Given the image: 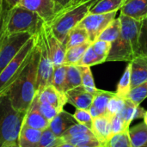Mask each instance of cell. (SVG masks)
<instances>
[{"mask_svg": "<svg viewBox=\"0 0 147 147\" xmlns=\"http://www.w3.org/2000/svg\"><path fill=\"white\" fill-rule=\"evenodd\" d=\"M121 33L112 47L106 62H131L139 54L140 39L143 22L121 14Z\"/></svg>", "mask_w": 147, "mask_h": 147, "instance_id": "7a4b0ae2", "label": "cell"}, {"mask_svg": "<svg viewBox=\"0 0 147 147\" xmlns=\"http://www.w3.org/2000/svg\"><path fill=\"white\" fill-rule=\"evenodd\" d=\"M63 142L64 140L61 137L55 136L49 128H47L42 131L41 137L37 147H55Z\"/></svg>", "mask_w": 147, "mask_h": 147, "instance_id": "1f68e13d", "label": "cell"}, {"mask_svg": "<svg viewBox=\"0 0 147 147\" xmlns=\"http://www.w3.org/2000/svg\"><path fill=\"white\" fill-rule=\"evenodd\" d=\"M92 131L88 128L86 126L82 125L80 123H76L73 126H71L70 128H68L61 137H69V136H75V135H78L81 134H88V133H91Z\"/></svg>", "mask_w": 147, "mask_h": 147, "instance_id": "60d3db41", "label": "cell"}, {"mask_svg": "<svg viewBox=\"0 0 147 147\" xmlns=\"http://www.w3.org/2000/svg\"><path fill=\"white\" fill-rule=\"evenodd\" d=\"M147 97V82L131 89L127 97L134 105L140 106V103Z\"/></svg>", "mask_w": 147, "mask_h": 147, "instance_id": "f546056e", "label": "cell"}, {"mask_svg": "<svg viewBox=\"0 0 147 147\" xmlns=\"http://www.w3.org/2000/svg\"><path fill=\"white\" fill-rule=\"evenodd\" d=\"M144 122L147 125V111L146 112V115H145V116H144Z\"/></svg>", "mask_w": 147, "mask_h": 147, "instance_id": "816d5d0a", "label": "cell"}, {"mask_svg": "<svg viewBox=\"0 0 147 147\" xmlns=\"http://www.w3.org/2000/svg\"><path fill=\"white\" fill-rule=\"evenodd\" d=\"M143 22H144V24H145V25L146 26V28H147V19H146V20H145V21H144Z\"/></svg>", "mask_w": 147, "mask_h": 147, "instance_id": "db71d44e", "label": "cell"}, {"mask_svg": "<svg viewBox=\"0 0 147 147\" xmlns=\"http://www.w3.org/2000/svg\"><path fill=\"white\" fill-rule=\"evenodd\" d=\"M90 45H91V42H86L82 45H78V46L72 47L66 49L64 65H78L84 54L85 53L86 50Z\"/></svg>", "mask_w": 147, "mask_h": 147, "instance_id": "484cf974", "label": "cell"}, {"mask_svg": "<svg viewBox=\"0 0 147 147\" xmlns=\"http://www.w3.org/2000/svg\"><path fill=\"white\" fill-rule=\"evenodd\" d=\"M111 119L106 115L93 118L91 131L102 146L113 136Z\"/></svg>", "mask_w": 147, "mask_h": 147, "instance_id": "5bb4252c", "label": "cell"}, {"mask_svg": "<svg viewBox=\"0 0 147 147\" xmlns=\"http://www.w3.org/2000/svg\"><path fill=\"white\" fill-rule=\"evenodd\" d=\"M91 47L94 49V51L96 52V53L102 59H103L104 62H106V59L109 56V53L111 47H112V43L109 42V41L97 40L94 41L93 43H91Z\"/></svg>", "mask_w": 147, "mask_h": 147, "instance_id": "74e56055", "label": "cell"}, {"mask_svg": "<svg viewBox=\"0 0 147 147\" xmlns=\"http://www.w3.org/2000/svg\"><path fill=\"white\" fill-rule=\"evenodd\" d=\"M102 147H132L128 131L113 135Z\"/></svg>", "mask_w": 147, "mask_h": 147, "instance_id": "836d02e7", "label": "cell"}, {"mask_svg": "<svg viewBox=\"0 0 147 147\" xmlns=\"http://www.w3.org/2000/svg\"><path fill=\"white\" fill-rule=\"evenodd\" d=\"M130 90H131V63L129 62L118 83L115 94L118 96L126 99Z\"/></svg>", "mask_w": 147, "mask_h": 147, "instance_id": "83f0119b", "label": "cell"}, {"mask_svg": "<svg viewBox=\"0 0 147 147\" xmlns=\"http://www.w3.org/2000/svg\"><path fill=\"white\" fill-rule=\"evenodd\" d=\"M26 113L16 111L7 94L0 96V147L17 141Z\"/></svg>", "mask_w": 147, "mask_h": 147, "instance_id": "5b68a950", "label": "cell"}, {"mask_svg": "<svg viewBox=\"0 0 147 147\" xmlns=\"http://www.w3.org/2000/svg\"><path fill=\"white\" fill-rule=\"evenodd\" d=\"M99 147H102V146H99Z\"/></svg>", "mask_w": 147, "mask_h": 147, "instance_id": "6f0895ef", "label": "cell"}, {"mask_svg": "<svg viewBox=\"0 0 147 147\" xmlns=\"http://www.w3.org/2000/svg\"><path fill=\"white\" fill-rule=\"evenodd\" d=\"M45 22L34 11L16 6L8 9L5 15L4 29L7 35L17 33H28L37 35Z\"/></svg>", "mask_w": 147, "mask_h": 147, "instance_id": "277c9868", "label": "cell"}, {"mask_svg": "<svg viewBox=\"0 0 147 147\" xmlns=\"http://www.w3.org/2000/svg\"><path fill=\"white\" fill-rule=\"evenodd\" d=\"M121 22L120 17L115 18L110 24L102 32L100 36L97 40L109 41L113 43L117 40V38L120 35L121 33Z\"/></svg>", "mask_w": 147, "mask_h": 147, "instance_id": "4316f807", "label": "cell"}, {"mask_svg": "<svg viewBox=\"0 0 147 147\" xmlns=\"http://www.w3.org/2000/svg\"><path fill=\"white\" fill-rule=\"evenodd\" d=\"M128 135L132 147H143L147 143V125L143 121L129 128Z\"/></svg>", "mask_w": 147, "mask_h": 147, "instance_id": "7402d4cb", "label": "cell"}, {"mask_svg": "<svg viewBox=\"0 0 147 147\" xmlns=\"http://www.w3.org/2000/svg\"><path fill=\"white\" fill-rule=\"evenodd\" d=\"M65 96L68 103L80 109H89L94 99V95L88 92L83 85L68 90Z\"/></svg>", "mask_w": 147, "mask_h": 147, "instance_id": "4fadbf2b", "label": "cell"}, {"mask_svg": "<svg viewBox=\"0 0 147 147\" xmlns=\"http://www.w3.org/2000/svg\"><path fill=\"white\" fill-rule=\"evenodd\" d=\"M115 93L106 91L102 90H97L96 93L94 95V99L92 102V104L90 108L89 109L90 115L93 118L105 115H106V109L108 103L110 100V98L115 96Z\"/></svg>", "mask_w": 147, "mask_h": 147, "instance_id": "d6986e66", "label": "cell"}, {"mask_svg": "<svg viewBox=\"0 0 147 147\" xmlns=\"http://www.w3.org/2000/svg\"><path fill=\"white\" fill-rule=\"evenodd\" d=\"M36 45L40 50V59L38 63L36 78V90L38 94L47 86L52 84L54 65L49 56L41 32L37 34Z\"/></svg>", "mask_w": 147, "mask_h": 147, "instance_id": "52a82bcc", "label": "cell"}, {"mask_svg": "<svg viewBox=\"0 0 147 147\" xmlns=\"http://www.w3.org/2000/svg\"><path fill=\"white\" fill-rule=\"evenodd\" d=\"M81 69L82 74V85L85 88V90L92 95H95L97 91V88L96 87L94 78L91 72V69L90 66L79 65Z\"/></svg>", "mask_w": 147, "mask_h": 147, "instance_id": "f1b7e54d", "label": "cell"}, {"mask_svg": "<svg viewBox=\"0 0 147 147\" xmlns=\"http://www.w3.org/2000/svg\"><path fill=\"white\" fill-rule=\"evenodd\" d=\"M75 120L78 123H80L82 125L86 126L88 128L91 130L92 127V122H93V117L90 113L89 109H76V111L73 115Z\"/></svg>", "mask_w": 147, "mask_h": 147, "instance_id": "f35d334b", "label": "cell"}, {"mask_svg": "<svg viewBox=\"0 0 147 147\" xmlns=\"http://www.w3.org/2000/svg\"><path fill=\"white\" fill-rule=\"evenodd\" d=\"M53 1L57 3V5L60 9L71 3V0H53Z\"/></svg>", "mask_w": 147, "mask_h": 147, "instance_id": "ee69618b", "label": "cell"}, {"mask_svg": "<svg viewBox=\"0 0 147 147\" xmlns=\"http://www.w3.org/2000/svg\"><path fill=\"white\" fill-rule=\"evenodd\" d=\"M3 147H20L18 145V142L17 141H15V142H11V143H9L7 145H5Z\"/></svg>", "mask_w": 147, "mask_h": 147, "instance_id": "c3c4849f", "label": "cell"}, {"mask_svg": "<svg viewBox=\"0 0 147 147\" xmlns=\"http://www.w3.org/2000/svg\"><path fill=\"white\" fill-rule=\"evenodd\" d=\"M121 14L144 22L147 19V0H127L121 8Z\"/></svg>", "mask_w": 147, "mask_h": 147, "instance_id": "2e32d148", "label": "cell"}, {"mask_svg": "<svg viewBox=\"0 0 147 147\" xmlns=\"http://www.w3.org/2000/svg\"><path fill=\"white\" fill-rule=\"evenodd\" d=\"M42 131L22 125L18 135V145L20 147H37L41 137Z\"/></svg>", "mask_w": 147, "mask_h": 147, "instance_id": "ffe728a7", "label": "cell"}, {"mask_svg": "<svg viewBox=\"0 0 147 147\" xmlns=\"http://www.w3.org/2000/svg\"><path fill=\"white\" fill-rule=\"evenodd\" d=\"M80 0H71V3H78Z\"/></svg>", "mask_w": 147, "mask_h": 147, "instance_id": "f5cc1de1", "label": "cell"}, {"mask_svg": "<svg viewBox=\"0 0 147 147\" xmlns=\"http://www.w3.org/2000/svg\"><path fill=\"white\" fill-rule=\"evenodd\" d=\"M40 32L54 66L64 65L66 52L65 45L53 34L50 26L47 22L44 23Z\"/></svg>", "mask_w": 147, "mask_h": 147, "instance_id": "30bf717a", "label": "cell"}, {"mask_svg": "<svg viewBox=\"0 0 147 147\" xmlns=\"http://www.w3.org/2000/svg\"><path fill=\"white\" fill-rule=\"evenodd\" d=\"M104 63V60L102 59L94 51L92 48L91 45L88 47L86 50L85 53L84 54L80 63L78 65H84V66H92V65H96L99 64Z\"/></svg>", "mask_w": 147, "mask_h": 147, "instance_id": "d590c367", "label": "cell"}, {"mask_svg": "<svg viewBox=\"0 0 147 147\" xmlns=\"http://www.w3.org/2000/svg\"><path fill=\"white\" fill-rule=\"evenodd\" d=\"M75 147H91V146H75Z\"/></svg>", "mask_w": 147, "mask_h": 147, "instance_id": "11a10c76", "label": "cell"}, {"mask_svg": "<svg viewBox=\"0 0 147 147\" xmlns=\"http://www.w3.org/2000/svg\"><path fill=\"white\" fill-rule=\"evenodd\" d=\"M61 138L63 139L64 142L69 143L74 146H89L91 147L102 146L92 132L88 134H81L75 136L61 137Z\"/></svg>", "mask_w": 147, "mask_h": 147, "instance_id": "d4e9b609", "label": "cell"}, {"mask_svg": "<svg viewBox=\"0 0 147 147\" xmlns=\"http://www.w3.org/2000/svg\"><path fill=\"white\" fill-rule=\"evenodd\" d=\"M143 147H147V143H146V145H145V146H143Z\"/></svg>", "mask_w": 147, "mask_h": 147, "instance_id": "9f6ffc18", "label": "cell"}, {"mask_svg": "<svg viewBox=\"0 0 147 147\" xmlns=\"http://www.w3.org/2000/svg\"><path fill=\"white\" fill-rule=\"evenodd\" d=\"M111 123H112V134L115 135L126 131L129 130V127L126 125L124 121L120 117L119 115H115L111 119Z\"/></svg>", "mask_w": 147, "mask_h": 147, "instance_id": "ab89813d", "label": "cell"}, {"mask_svg": "<svg viewBox=\"0 0 147 147\" xmlns=\"http://www.w3.org/2000/svg\"><path fill=\"white\" fill-rule=\"evenodd\" d=\"M55 147H75V146H72V145H71V144H69V143L63 142V143H61V144L58 145L57 146H55Z\"/></svg>", "mask_w": 147, "mask_h": 147, "instance_id": "681fc988", "label": "cell"}, {"mask_svg": "<svg viewBox=\"0 0 147 147\" xmlns=\"http://www.w3.org/2000/svg\"><path fill=\"white\" fill-rule=\"evenodd\" d=\"M37 35L32 36L22 47L16 57L7 65L0 74V96L6 94L12 84L19 77L28 63L33 49L36 45Z\"/></svg>", "mask_w": 147, "mask_h": 147, "instance_id": "8992f818", "label": "cell"}, {"mask_svg": "<svg viewBox=\"0 0 147 147\" xmlns=\"http://www.w3.org/2000/svg\"><path fill=\"white\" fill-rule=\"evenodd\" d=\"M4 22H5V21H4ZM5 35H6V33H5L4 25H3V29H2V31L0 32V47H1V45H2V43H3V39H4V37H5Z\"/></svg>", "mask_w": 147, "mask_h": 147, "instance_id": "bcb514c9", "label": "cell"}, {"mask_svg": "<svg viewBox=\"0 0 147 147\" xmlns=\"http://www.w3.org/2000/svg\"><path fill=\"white\" fill-rule=\"evenodd\" d=\"M33 102L35 103V105H36L37 109H39V111L40 112V114L48 121H50V122L59 113L54 107L51 106L50 104L46 103V102H39V100H38V98H37L36 96H35V97H34V99Z\"/></svg>", "mask_w": 147, "mask_h": 147, "instance_id": "8d00e7d4", "label": "cell"}, {"mask_svg": "<svg viewBox=\"0 0 147 147\" xmlns=\"http://www.w3.org/2000/svg\"><path fill=\"white\" fill-rule=\"evenodd\" d=\"M124 103H125V99L118 96L116 94H115V96H113L107 106V109H106V115L109 116L110 118H113L115 115H118L121 109L124 107Z\"/></svg>", "mask_w": 147, "mask_h": 147, "instance_id": "e575fe53", "label": "cell"}, {"mask_svg": "<svg viewBox=\"0 0 147 147\" xmlns=\"http://www.w3.org/2000/svg\"><path fill=\"white\" fill-rule=\"evenodd\" d=\"M126 1L127 0H100L90 7V13L103 14L118 11Z\"/></svg>", "mask_w": 147, "mask_h": 147, "instance_id": "cb8c5ba5", "label": "cell"}, {"mask_svg": "<svg viewBox=\"0 0 147 147\" xmlns=\"http://www.w3.org/2000/svg\"><path fill=\"white\" fill-rule=\"evenodd\" d=\"M65 76H66V65L54 66L52 85L62 93H65L64 86L65 82Z\"/></svg>", "mask_w": 147, "mask_h": 147, "instance_id": "4dcf8cb0", "label": "cell"}, {"mask_svg": "<svg viewBox=\"0 0 147 147\" xmlns=\"http://www.w3.org/2000/svg\"><path fill=\"white\" fill-rule=\"evenodd\" d=\"M16 6L35 12L45 22H49L60 10L53 0H21Z\"/></svg>", "mask_w": 147, "mask_h": 147, "instance_id": "8fae6325", "label": "cell"}, {"mask_svg": "<svg viewBox=\"0 0 147 147\" xmlns=\"http://www.w3.org/2000/svg\"><path fill=\"white\" fill-rule=\"evenodd\" d=\"M4 2L3 0H0V20L2 18V16H3V10H4Z\"/></svg>", "mask_w": 147, "mask_h": 147, "instance_id": "7dc6e473", "label": "cell"}, {"mask_svg": "<svg viewBox=\"0 0 147 147\" xmlns=\"http://www.w3.org/2000/svg\"><path fill=\"white\" fill-rule=\"evenodd\" d=\"M78 123L74 116L68 112L62 110L50 122L48 128L57 137H61L63 134L74 124Z\"/></svg>", "mask_w": 147, "mask_h": 147, "instance_id": "e0dca14e", "label": "cell"}, {"mask_svg": "<svg viewBox=\"0 0 147 147\" xmlns=\"http://www.w3.org/2000/svg\"><path fill=\"white\" fill-rule=\"evenodd\" d=\"M90 7V2L70 3L57 12L54 17L47 23L50 26L53 34L65 45L69 32L89 14Z\"/></svg>", "mask_w": 147, "mask_h": 147, "instance_id": "3957f363", "label": "cell"}, {"mask_svg": "<svg viewBox=\"0 0 147 147\" xmlns=\"http://www.w3.org/2000/svg\"><path fill=\"white\" fill-rule=\"evenodd\" d=\"M118 11H113L103 14H93L90 13L79 22L78 27L84 28L87 30L90 41L93 43L97 40L102 32L116 18Z\"/></svg>", "mask_w": 147, "mask_h": 147, "instance_id": "9c48e42d", "label": "cell"}, {"mask_svg": "<svg viewBox=\"0 0 147 147\" xmlns=\"http://www.w3.org/2000/svg\"><path fill=\"white\" fill-rule=\"evenodd\" d=\"M139 53L146 54L147 55V28L143 22L140 39V50Z\"/></svg>", "mask_w": 147, "mask_h": 147, "instance_id": "b9f144b4", "label": "cell"}, {"mask_svg": "<svg viewBox=\"0 0 147 147\" xmlns=\"http://www.w3.org/2000/svg\"><path fill=\"white\" fill-rule=\"evenodd\" d=\"M98 1H100V0H80L78 3H80V2H90V3H91V6H92V5H94L96 3H97ZM72 4H73V3H72Z\"/></svg>", "mask_w": 147, "mask_h": 147, "instance_id": "f907efd6", "label": "cell"}, {"mask_svg": "<svg viewBox=\"0 0 147 147\" xmlns=\"http://www.w3.org/2000/svg\"><path fill=\"white\" fill-rule=\"evenodd\" d=\"M6 11H7V9H4L3 10V16H2V18L0 20V32L2 31L3 28V25H4V21H5V15H6Z\"/></svg>", "mask_w": 147, "mask_h": 147, "instance_id": "f6af8a7d", "label": "cell"}, {"mask_svg": "<svg viewBox=\"0 0 147 147\" xmlns=\"http://www.w3.org/2000/svg\"><path fill=\"white\" fill-rule=\"evenodd\" d=\"M32 36L28 33L5 35L0 47V74Z\"/></svg>", "mask_w": 147, "mask_h": 147, "instance_id": "ba28073f", "label": "cell"}, {"mask_svg": "<svg viewBox=\"0 0 147 147\" xmlns=\"http://www.w3.org/2000/svg\"><path fill=\"white\" fill-rule=\"evenodd\" d=\"M82 85V74L79 65H66V76L64 86V92H67L76 87Z\"/></svg>", "mask_w": 147, "mask_h": 147, "instance_id": "44dd1931", "label": "cell"}, {"mask_svg": "<svg viewBox=\"0 0 147 147\" xmlns=\"http://www.w3.org/2000/svg\"><path fill=\"white\" fill-rule=\"evenodd\" d=\"M39 59L40 50L35 45L28 63L6 93L12 108L17 112H27L37 95L36 78Z\"/></svg>", "mask_w": 147, "mask_h": 147, "instance_id": "6da1fadb", "label": "cell"}, {"mask_svg": "<svg viewBox=\"0 0 147 147\" xmlns=\"http://www.w3.org/2000/svg\"><path fill=\"white\" fill-rule=\"evenodd\" d=\"M3 2L7 4V7H8L7 9H9L16 7L21 2V0H3Z\"/></svg>", "mask_w": 147, "mask_h": 147, "instance_id": "7bdbcfd3", "label": "cell"}, {"mask_svg": "<svg viewBox=\"0 0 147 147\" xmlns=\"http://www.w3.org/2000/svg\"><path fill=\"white\" fill-rule=\"evenodd\" d=\"M138 107L139 106L134 105L128 99H125L124 107L118 115L124 121V122L126 123V125L127 127H130L131 122L134 120H135V115H136V111H137Z\"/></svg>", "mask_w": 147, "mask_h": 147, "instance_id": "d6a6232c", "label": "cell"}, {"mask_svg": "<svg viewBox=\"0 0 147 147\" xmlns=\"http://www.w3.org/2000/svg\"><path fill=\"white\" fill-rule=\"evenodd\" d=\"M86 42H90L87 30L84 28L77 26L69 32L65 40V47L68 49L70 47L82 45Z\"/></svg>", "mask_w": 147, "mask_h": 147, "instance_id": "603a6c76", "label": "cell"}, {"mask_svg": "<svg viewBox=\"0 0 147 147\" xmlns=\"http://www.w3.org/2000/svg\"><path fill=\"white\" fill-rule=\"evenodd\" d=\"M50 121H48L39 111L35 103L33 102L30 108L27 111L22 125L27 126L28 127L44 131L45 129L48 128Z\"/></svg>", "mask_w": 147, "mask_h": 147, "instance_id": "ac0fdd59", "label": "cell"}, {"mask_svg": "<svg viewBox=\"0 0 147 147\" xmlns=\"http://www.w3.org/2000/svg\"><path fill=\"white\" fill-rule=\"evenodd\" d=\"M39 102H46L54 107L59 112L64 110L65 105L67 103L65 93H62L55 89L52 84L47 86L36 95Z\"/></svg>", "mask_w": 147, "mask_h": 147, "instance_id": "7c38bea8", "label": "cell"}, {"mask_svg": "<svg viewBox=\"0 0 147 147\" xmlns=\"http://www.w3.org/2000/svg\"><path fill=\"white\" fill-rule=\"evenodd\" d=\"M131 63V89L147 82V55L139 53Z\"/></svg>", "mask_w": 147, "mask_h": 147, "instance_id": "9a60e30c", "label": "cell"}]
</instances>
